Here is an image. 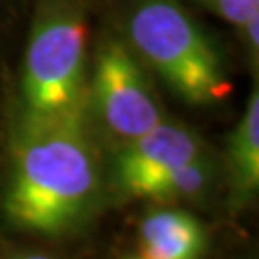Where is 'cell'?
I'll return each instance as SVG.
<instances>
[{
	"label": "cell",
	"mask_w": 259,
	"mask_h": 259,
	"mask_svg": "<svg viewBox=\"0 0 259 259\" xmlns=\"http://www.w3.org/2000/svg\"><path fill=\"white\" fill-rule=\"evenodd\" d=\"M97 110L117 136L139 139L162 123L160 106L141 67L121 44H108L95 67Z\"/></svg>",
	"instance_id": "5b68a950"
},
{
	"label": "cell",
	"mask_w": 259,
	"mask_h": 259,
	"mask_svg": "<svg viewBox=\"0 0 259 259\" xmlns=\"http://www.w3.org/2000/svg\"><path fill=\"white\" fill-rule=\"evenodd\" d=\"M22 259H50V257H44V255H30V257H22Z\"/></svg>",
	"instance_id": "9c48e42d"
},
{
	"label": "cell",
	"mask_w": 259,
	"mask_h": 259,
	"mask_svg": "<svg viewBox=\"0 0 259 259\" xmlns=\"http://www.w3.org/2000/svg\"><path fill=\"white\" fill-rule=\"evenodd\" d=\"M84 50L87 26L78 13L56 9L37 22L24 71L26 115H59L80 106Z\"/></svg>",
	"instance_id": "3957f363"
},
{
	"label": "cell",
	"mask_w": 259,
	"mask_h": 259,
	"mask_svg": "<svg viewBox=\"0 0 259 259\" xmlns=\"http://www.w3.org/2000/svg\"><path fill=\"white\" fill-rule=\"evenodd\" d=\"M231 186L238 197H250L259 186V95L248 97L246 110L229 143Z\"/></svg>",
	"instance_id": "52a82bcc"
},
{
	"label": "cell",
	"mask_w": 259,
	"mask_h": 259,
	"mask_svg": "<svg viewBox=\"0 0 259 259\" xmlns=\"http://www.w3.org/2000/svg\"><path fill=\"white\" fill-rule=\"evenodd\" d=\"M130 35L136 50L186 102L212 104L229 93L214 46L175 0H145L130 20Z\"/></svg>",
	"instance_id": "7a4b0ae2"
},
{
	"label": "cell",
	"mask_w": 259,
	"mask_h": 259,
	"mask_svg": "<svg viewBox=\"0 0 259 259\" xmlns=\"http://www.w3.org/2000/svg\"><path fill=\"white\" fill-rule=\"evenodd\" d=\"M121 186L147 199L192 197L205 188L207 166L197 136L182 125L158 123L127 141L119 158Z\"/></svg>",
	"instance_id": "277c9868"
},
{
	"label": "cell",
	"mask_w": 259,
	"mask_h": 259,
	"mask_svg": "<svg viewBox=\"0 0 259 259\" xmlns=\"http://www.w3.org/2000/svg\"><path fill=\"white\" fill-rule=\"evenodd\" d=\"M143 259H199L205 233L197 218L180 209L153 212L141 225Z\"/></svg>",
	"instance_id": "8992f818"
},
{
	"label": "cell",
	"mask_w": 259,
	"mask_h": 259,
	"mask_svg": "<svg viewBox=\"0 0 259 259\" xmlns=\"http://www.w3.org/2000/svg\"><path fill=\"white\" fill-rule=\"evenodd\" d=\"M227 22L244 26V24L259 15V0H207Z\"/></svg>",
	"instance_id": "ba28073f"
},
{
	"label": "cell",
	"mask_w": 259,
	"mask_h": 259,
	"mask_svg": "<svg viewBox=\"0 0 259 259\" xmlns=\"http://www.w3.org/2000/svg\"><path fill=\"white\" fill-rule=\"evenodd\" d=\"M134 259H136V257H134ZM139 259H143V257H139Z\"/></svg>",
	"instance_id": "30bf717a"
},
{
	"label": "cell",
	"mask_w": 259,
	"mask_h": 259,
	"mask_svg": "<svg viewBox=\"0 0 259 259\" xmlns=\"http://www.w3.org/2000/svg\"><path fill=\"white\" fill-rule=\"evenodd\" d=\"M80 108L24 117L7 192V214L20 227L54 236L91 207L100 180Z\"/></svg>",
	"instance_id": "6da1fadb"
}]
</instances>
